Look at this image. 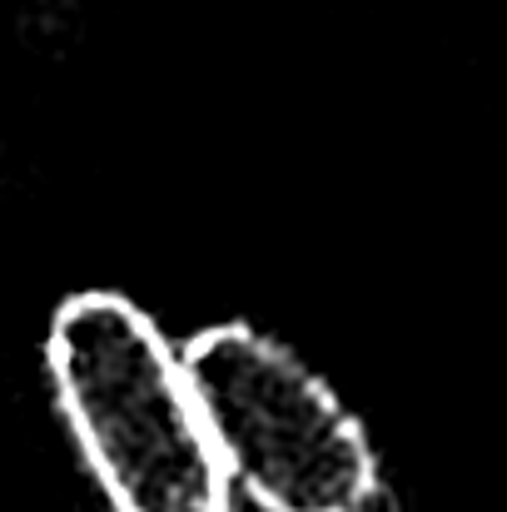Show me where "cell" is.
Returning <instances> with one entry per match:
<instances>
[{
  "label": "cell",
  "mask_w": 507,
  "mask_h": 512,
  "mask_svg": "<svg viewBox=\"0 0 507 512\" xmlns=\"http://www.w3.org/2000/svg\"><path fill=\"white\" fill-rule=\"evenodd\" d=\"M184 348L229 483L264 512H388L378 453L334 388L254 324H209Z\"/></svg>",
  "instance_id": "obj_2"
},
{
  "label": "cell",
  "mask_w": 507,
  "mask_h": 512,
  "mask_svg": "<svg viewBox=\"0 0 507 512\" xmlns=\"http://www.w3.org/2000/svg\"><path fill=\"white\" fill-rule=\"evenodd\" d=\"M70 438L115 512H229V473L194 398L184 348L125 294H70L45 334Z\"/></svg>",
  "instance_id": "obj_1"
}]
</instances>
